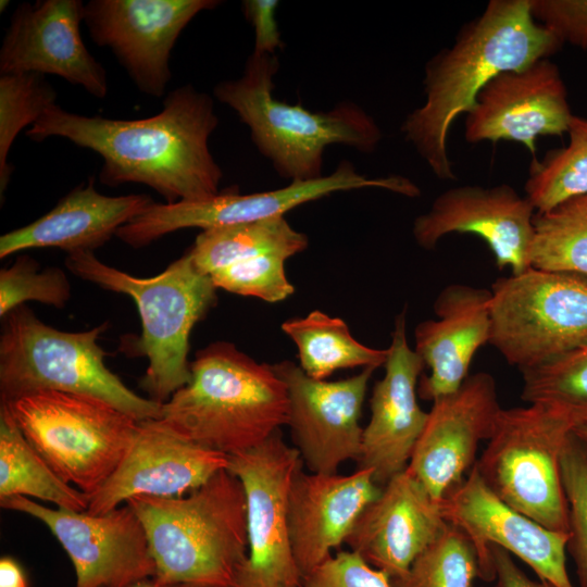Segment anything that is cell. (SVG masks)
I'll return each mask as SVG.
<instances>
[{"label":"cell","mask_w":587,"mask_h":587,"mask_svg":"<svg viewBox=\"0 0 587 587\" xmlns=\"http://www.w3.org/2000/svg\"><path fill=\"white\" fill-rule=\"evenodd\" d=\"M276 0H245L242 11L254 30V53L274 54L284 43L276 21Z\"/></svg>","instance_id":"obj_40"},{"label":"cell","mask_w":587,"mask_h":587,"mask_svg":"<svg viewBox=\"0 0 587 587\" xmlns=\"http://www.w3.org/2000/svg\"><path fill=\"white\" fill-rule=\"evenodd\" d=\"M490 291L489 344L521 372L587 344V276L530 266Z\"/></svg>","instance_id":"obj_10"},{"label":"cell","mask_w":587,"mask_h":587,"mask_svg":"<svg viewBox=\"0 0 587 587\" xmlns=\"http://www.w3.org/2000/svg\"><path fill=\"white\" fill-rule=\"evenodd\" d=\"M289 257L267 253L237 262L210 275L216 288L275 303L295 292L285 263Z\"/></svg>","instance_id":"obj_37"},{"label":"cell","mask_w":587,"mask_h":587,"mask_svg":"<svg viewBox=\"0 0 587 587\" xmlns=\"http://www.w3.org/2000/svg\"><path fill=\"white\" fill-rule=\"evenodd\" d=\"M132 587H200V586L190 585V584L166 585V584H160L155 582L153 578H149V579L141 580Z\"/></svg>","instance_id":"obj_43"},{"label":"cell","mask_w":587,"mask_h":587,"mask_svg":"<svg viewBox=\"0 0 587 587\" xmlns=\"http://www.w3.org/2000/svg\"><path fill=\"white\" fill-rule=\"evenodd\" d=\"M275 54L248 58L238 79L222 80L215 98L232 108L250 129L258 150L285 178L313 180L322 177L327 146L345 145L371 153L383 134L362 108L342 101L328 112H311L273 97V77L278 70Z\"/></svg>","instance_id":"obj_6"},{"label":"cell","mask_w":587,"mask_h":587,"mask_svg":"<svg viewBox=\"0 0 587 587\" xmlns=\"http://www.w3.org/2000/svg\"><path fill=\"white\" fill-rule=\"evenodd\" d=\"M380 188L405 197H419V187L400 175L370 178L359 174L348 161H341L328 176L295 180L270 191L239 195L229 191L201 201L154 202L117 233L124 243L138 249L184 228L203 229L253 223L284 216L289 210L338 191Z\"/></svg>","instance_id":"obj_12"},{"label":"cell","mask_w":587,"mask_h":587,"mask_svg":"<svg viewBox=\"0 0 587 587\" xmlns=\"http://www.w3.org/2000/svg\"><path fill=\"white\" fill-rule=\"evenodd\" d=\"M489 550L495 572L494 587H555L546 580L529 578L505 549L489 546Z\"/></svg>","instance_id":"obj_41"},{"label":"cell","mask_w":587,"mask_h":587,"mask_svg":"<svg viewBox=\"0 0 587 587\" xmlns=\"http://www.w3.org/2000/svg\"><path fill=\"white\" fill-rule=\"evenodd\" d=\"M65 266L84 280L134 300L141 333L123 337L121 350L147 358L139 384L149 399L164 403L189 383L190 333L216 304L217 288L188 252L152 277H137L108 265L92 251L68 253Z\"/></svg>","instance_id":"obj_5"},{"label":"cell","mask_w":587,"mask_h":587,"mask_svg":"<svg viewBox=\"0 0 587 587\" xmlns=\"http://www.w3.org/2000/svg\"><path fill=\"white\" fill-rule=\"evenodd\" d=\"M302 465L299 451L284 441L280 429L259 446L228 455L227 470L241 482L247 501L248 557L233 587L300 586L288 495Z\"/></svg>","instance_id":"obj_11"},{"label":"cell","mask_w":587,"mask_h":587,"mask_svg":"<svg viewBox=\"0 0 587 587\" xmlns=\"http://www.w3.org/2000/svg\"><path fill=\"white\" fill-rule=\"evenodd\" d=\"M563 489L569 507V540L579 587H587V452L573 434L560 458Z\"/></svg>","instance_id":"obj_36"},{"label":"cell","mask_w":587,"mask_h":587,"mask_svg":"<svg viewBox=\"0 0 587 587\" xmlns=\"http://www.w3.org/2000/svg\"><path fill=\"white\" fill-rule=\"evenodd\" d=\"M296 344L299 366L310 377L324 380L335 371L384 365L388 349H374L358 341L339 317L315 310L282 324Z\"/></svg>","instance_id":"obj_28"},{"label":"cell","mask_w":587,"mask_h":587,"mask_svg":"<svg viewBox=\"0 0 587 587\" xmlns=\"http://www.w3.org/2000/svg\"><path fill=\"white\" fill-rule=\"evenodd\" d=\"M521 373L523 401L555 405L578 426L587 422V344Z\"/></svg>","instance_id":"obj_34"},{"label":"cell","mask_w":587,"mask_h":587,"mask_svg":"<svg viewBox=\"0 0 587 587\" xmlns=\"http://www.w3.org/2000/svg\"><path fill=\"white\" fill-rule=\"evenodd\" d=\"M217 124L210 95L186 84L167 93L158 114L143 118L80 115L55 103L26 136L37 142L65 138L102 158L100 183L143 184L175 203L220 193L223 172L209 148Z\"/></svg>","instance_id":"obj_1"},{"label":"cell","mask_w":587,"mask_h":587,"mask_svg":"<svg viewBox=\"0 0 587 587\" xmlns=\"http://www.w3.org/2000/svg\"><path fill=\"white\" fill-rule=\"evenodd\" d=\"M216 0H90L84 23L90 38L108 47L135 86L161 97L172 78L171 52L183 29Z\"/></svg>","instance_id":"obj_14"},{"label":"cell","mask_w":587,"mask_h":587,"mask_svg":"<svg viewBox=\"0 0 587 587\" xmlns=\"http://www.w3.org/2000/svg\"><path fill=\"white\" fill-rule=\"evenodd\" d=\"M302 466L289 489L288 525L294 557L303 577L346 542L359 516L383 487L367 469L338 475L305 473Z\"/></svg>","instance_id":"obj_24"},{"label":"cell","mask_w":587,"mask_h":587,"mask_svg":"<svg viewBox=\"0 0 587 587\" xmlns=\"http://www.w3.org/2000/svg\"><path fill=\"white\" fill-rule=\"evenodd\" d=\"M577 426L567 412L548 403L501 409L474 465L508 505L550 530L569 533L560 458Z\"/></svg>","instance_id":"obj_8"},{"label":"cell","mask_w":587,"mask_h":587,"mask_svg":"<svg viewBox=\"0 0 587 587\" xmlns=\"http://www.w3.org/2000/svg\"><path fill=\"white\" fill-rule=\"evenodd\" d=\"M440 502L405 469L363 510L346 544L390 579L400 577L448 527Z\"/></svg>","instance_id":"obj_23"},{"label":"cell","mask_w":587,"mask_h":587,"mask_svg":"<svg viewBox=\"0 0 587 587\" xmlns=\"http://www.w3.org/2000/svg\"><path fill=\"white\" fill-rule=\"evenodd\" d=\"M308 237L292 228L284 216L253 223L203 229L187 251L207 275L267 253L292 257L308 247Z\"/></svg>","instance_id":"obj_29"},{"label":"cell","mask_w":587,"mask_h":587,"mask_svg":"<svg viewBox=\"0 0 587 587\" xmlns=\"http://www.w3.org/2000/svg\"><path fill=\"white\" fill-rule=\"evenodd\" d=\"M482 577L476 550L467 536L449 524L411 564L392 578V587H473Z\"/></svg>","instance_id":"obj_33"},{"label":"cell","mask_w":587,"mask_h":587,"mask_svg":"<svg viewBox=\"0 0 587 587\" xmlns=\"http://www.w3.org/2000/svg\"><path fill=\"white\" fill-rule=\"evenodd\" d=\"M58 93L46 75L24 72L0 74V196L3 198L13 167L8 162L11 147L26 126H33Z\"/></svg>","instance_id":"obj_32"},{"label":"cell","mask_w":587,"mask_h":587,"mask_svg":"<svg viewBox=\"0 0 587 587\" xmlns=\"http://www.w3.org/2000/svg\"><path fill=\"white\" fill-rule=\"evenodd\" d=\"M533 267L587 276V193L536 212Z\"/></svg>","instance_id":"obj_30"},{"label":"cell","mask_w":587,"mask_h":587,"mask_svg":"<svg viewBox=\"0 0 587 587\" xmlns=\"http://www.w3.org/2000/svg\"><path fill=\"white\" fill-rule=\"evenodd\" d=\"M299 587H392L390 577L353 551H339L302 577Z\"/></svg>","instance_id":"obj_38"},{"label":"cell","mask_w":587,"mask_h":587,"mask_svg":"<svg viewBox=\"0 0 587 587\" xmlns=\"http://www.w3.org/2000/svg\"><path fill=\"white\" fill-rule=\"evenodd\" d=\"M84 7L80 0L20 4L2 39L0 74H51L98 99L105 98L107 72L88 51L80 35Z\"/></svg>","instance_id":"obj_21"},{"label":"cell","mask_w":587,"mask_h":587,"mask_svg":"<svg viewBox=\"0 0 587 587\" xmlns=\"http://www.w3.org/2000/svg\"><path fill=\"white\" fill-rule=\"evenodd\" d=\"M491 291L450 284L437 296V320H426L414 330L415 351L429 369L417 392L424 400L455 391L469 376L472 359L490 336Z\"/></svg>","instance_id":"obj_25"},{"label":"cell","mask_w":587,"mask_h":587,"mask_svg":"<svg viewBox=\"0 0 587 587\" xmlns=\"http://www.w3.org/2000/svg\"><path fill=\"white\" fill-rule=\"evenodd\" d=\"M407 310L397 315L385 362L370 400L371 417L363 428L359 469L373 473L383 487L408 466L428 412L417 402V382L425 364L407 339Z\"/></svg>","instance_id":"obj_22"},{"label":"cell","mask_w":587,"mask_h":587,"mask_svg":"<svg viewBox=\"0 0 587 587\" xmlns=\"http://www.w3.org/2000/svg\"><path fill=\"white\" fill-rule=\"evenodd\" d=\"M272 366L286 385L287 425L310 472L336 474L344 462H358L363 435L362 407L377 367L369 366L354 376L328 382L308 376L288 360Z\"/></svg>","instance_id":"obj_15"},{"label":"cell","mask_w":587,"mask_h":587,"mask_svg":"<svg viewBox=\"0 0 587 587\" xmlns=\"http://www.w3.org/2000/svg\"><path fill=\"white\" fill-rule=\"evenodd\" d=\"M566 134V146L530 163L524 190L537 212L587 193V116L573 115Z\"/></svg>","instance_id":"obj_31"},{"label":"cell","mask_w":587,"mask_h":587,"mask_svg":"<svg viewBox=\"0 0 587 587\" xmlns=\"http://www.w3.org/2000/svg\"><path fill=\"white\" fill-rule=\"evenodd\" d=\"M1 403L47 464L87 496L116 470L139 423L102 399L78 394L38 391Z\"/></svg>","instance_id":"obj_9"},{"label":"cell","mask_w":587,"mask_h":587,"mask_svg":"<svg viewBox=\"0 0 587 587\" xmlns=\"http://www.w3.org/2000/svg\"><path fill=\"white\" fill-rule=\"evenodd\" d=\"M501 409L496 380L486 372L469 375L455 391L433 401L407 470L435 500L441 501L474 466Z\"/></svg>","instance_id":"obj_19"},{"label":"cell","mask_w":587,"mask_h":587,"mask_svg":"<svg viewBox=\"0 0 587 587\" xmlns=\"http://www.w3.org/2000/svg\"><path fill=\"white\" fill-rule=\"evenodd\" d=\"M563 45L532 15L530 0H491L463 24L453 43L425 65V102L404 118L401 133L433 174L455 180L447 138L484 86L498 74L550 58Z\"/></svg>","instance_id":"obj_2"},{"label":"cell","mask_w":587,"mask_h":587,"mask_svg":"<svg viewBox=\"0 0 587 587\" xmlns=\"http://www.w3.org/2000/svg\"><path fill=\"white\" fill-rule=\"evenodd\" d=\"M227 465L228 455L192 442L163 420H142L116 470L88 495L87 512L107 513L139 496L183 497Z\"/></svg>","instance_id":"obj_20"},{"label":"cell","mask_w":587,"mask_h":587,"mask_svg":"<svg viewBox=\"0 0 587 587\" xmlns=\"http://www.w3.org/2000/svg\"><path fill=\"white\" fill-rule=\"evenodd\" d=\"M533 203L512 186L461 185L438 195L413 222L415 242L435 249L448 234H474L492 252L497 266L512 274L528 270L535 236Z\"/></svg>","instance_id":"obj_17"},{"label":"cell","mask_w":587,"mask_h":587,"mask_svg":"<svg viewBox=\"0 0 587 587\" xmlns=\"http://www.w3.org/2000/svg\"><path fill=\"white\" fill-rule=\"evenodd\" d=\"M445 520L472 541L482 579H495L489 546H498L523 560L555 587H573L566 570L569 533L554 532L522 514L498 498L475 465L440 502Z\"/></svg>","instance_id":"obj_16"},{"label":"cell","mask_w":587,"mask_h":587,"mask_svg":"<svg viewBox=\"0 0 587 587\" xmlns=\"http://www.w3.org/2000/svg\"><path fill=\"white\" fill-rule=\"evenodd\" d=\"M9 3L10 2L8 0H1V2H0L1 10L0 11L3 12V9L5 10L7 7L9 5Z\"/></svg>","instance_id":"obj_45"},{"label":"cell","mask_w":587,"mask_h":587,"mask_svg":"<svg viewBox=\"0 0 587 587\" xmlns=\"http://www.w3.org/2000/svg\"><path fill=\"white\" fill-rule=\"evenodd\" d=\"M573 115L558 65L540 59L484 86L465 114L464 138L470 143L515 141L535 159L536 138L566 134Z\"/></svg>","instance_id":"obj_18"},{"label":"cell","mask_w":587,"mask_h":587,"mask_svg":"<svg viewBox=\"0 0 587 587\" xmlns=\"http://www.w3.org/2000/svg\"><path fill=\"white\" fill-rule=\"evenodd\" d=\"M34 497L60 509L83 512L88 496L64 482L30 446L4 404H0V499Z\"/></svg>","instance_id":"obj_27"},{"label":"cell","mask_w":587,"mask_h":587,"mask_svg":"<svg viewBox=\"0 0 587 587\" xmlns=\"http://www.w3.org/2000/svg\"><path fill=\"white\" fill-rule=\"evenodd\" d=\"M71 298V285L65 272L57 266L40 270L36 260L21 255L0 271V316L3 319L27 301L58 309Z\"/></svg>","instance_id":"obj_35"},{"label":"cell","mask_w":587,"mask_h":587,"mask_svg":"<svg viewBox=\"0 0 587 587\" xmlns=\"http://www.w3.org/2000/svg\"><path fill=\"white\" fill-rule=\"evenodd\" d=\"M191 378L161 407L160 419L183 437L226 455L252 449L288 423L285 383L234 344L197 352Z\"/></svg>","instance_id":"obj_3"},{"label":"cell","mask_w":587,"mask_h":587,"mask_svg":"<svg viewBox=\"0 0 587 587\" xmlns=\"http://www.w3.org/2000/svg\"><path fill=\"white\" fill-rule=\"evenodd\" d=\"M0 505L50 529L71 559L75 587H132L155 575L145 528L127 503L102 514L52 509L23 496L2 498Z\"/></svg>","instance_id":"obj_13"},{"label":"cell","mask_w":587,"mask_h":587,"mask_svg":"<svg viewBox=\"0 0 587 587\" xmlns=\"http://www.w3.org/2000/svg\"><path fill=\"white\" fill-rule=\"evenodd\" d=\"M0 587H28L22 566L11 557L0 560Z\"/></svg>","instance_id":"obj_42"},{"label":"cell","mask_w":587,"mask_h":587,"mask_svg":"<svg viewBox=\"0 0 587 587\" xmlns=\"http://www.w3.org/2000/svg\"><path fill=\"white\" fill-rule=\"evenodd\" d=\"M139 517L160 584L233 587L248 557L247 501L227 469L183 497L139 496Z\"/></svg>","instance_id":"obj_4"},{"label":"cell","mask_w":587,"mask_h":587,"mask_svg":"<svg viewBox=\"0 0 587 587\" xmlns=\"http://www.w3.org/2000/svg\"><path fill=\"white\" fill-rule=\"evenodd\" d=\"M530 11L562 45L587 50V0H530Z\"/></svg>","instance_id":"obj_39"},{"label":"cell","mask_w":587,"mask_h":587,"mask_svg":"<svg viewBox=\"0 0 587 587\" xmlns=\"http://www.w3.org/2000/svg\"><path fill=\"white\" fill-rule=\"evenodd\" d=\"M574 436L587 452V422L574 429Z\"/></svg>","instance_id":"obj_44"},{"label":"cell","mask_w":587,"mask_h":587,"mask_svg":"<svg viewBox=\"0 0 587 587\" xmlns=\"http://www.w3.org/2000/svg\"><path fill=\"white\" fill-rule=\"evenodd\" d=\"M0 399L10 402L38 391L102 399L138 421L160 419L162 403L128 388L104 362L98 344L108 322L84 332H63L21 305L2 319Z\"/></svg>","instance_id":"obj_7"},{"label":"cell","mask_w":587,"mask_h":587,"mask_svg":"<svg viewBox=\"0 0 587 587\" xmlns=\"http://www.w3.org/2000/svg\"><path fill=\"white\" fill-rule=\"evenodd\" d=\"M154 203L146 193L107 196L97 191L95 178L61 198L38 220L0 237V259L36 248H58L68 253L92 251Z\"/></svg>","instance_id":"obj_26"}]
</instances>
